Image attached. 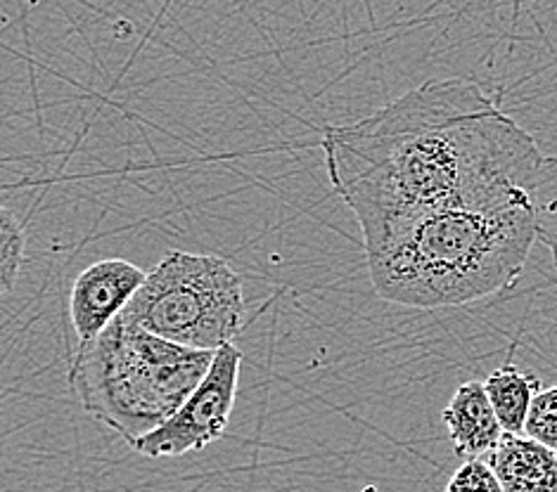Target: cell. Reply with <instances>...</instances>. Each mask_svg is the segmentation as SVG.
I'll return each instance as SVG.
<instances>
[{"mask_svg":"<svg viewBox=\"0 0 557 492\" xmlns=\"http://www.w3.org/2000/svg\"><path fill=\"white\" fill-rule=\"evenodd\" d=\"M486 464L503 492H557V452L527 433L503 431Z\"/></svg>","mask_w":557,"mask_h":492,"instance_id":"obj_8","label":"cell"},{"mask_svg":"<svg viewBox=\"0 0 557 492\" xmlns=\"http://www.w3.org/2000/svg\"><path fill=\"white\" fill-rule=\"evenodd\" d=\"M534 242L529 194L440 209L366 251L370 285L406 308H458L512 289Z\"/></svg>","mask_w":557,"mask_h":492,"instance_id":"obj_2","label":"cell"},{"mask_svg":"<svg viewBox=\"0 0 557 492\" xmlns=\"http://www.w3.org/2000/svg\"><path fill=\"white\" fill-rule=\"evenodd\" d=\"M529 202H532L536 239L548 249L557 273V156H543L532 188H529Z\"/></svg>","mask_w":557,"mask_h":492,"instance_id":"obj_10","label":"cell"},{"mask_svg":"<svg viewBox=\"0 0 557 492\" xmlns=\"http://www.w3.org/2000/svg\"><path fill=\"white\" fill-rule=\"evenodd\" d=\"M484 389L496 417L506 433H524V421L536 393L541 391V379L532 371H524L515 363L500 365L484 379Z\"/></svg>","mask_w":557,"mask_h":492,"instance_id":"obj_9","label":"cell"},{"mask_svg":"<svg viewBox=\"0 0 557 492\" xmlns=\"http://www.w3.org/2000/svg\"><path fill=\"white\" fill-rule=\"evenodd\" d=\"M124 315L166 341L219 351L245 327V282L225 258L176 249L148 273Z\"/></svg>","mask_w":557,"mask_h":492,"instance_id":"obj_4","label":"cell"},{"mask_svg":"<svg viewBox=\"0 0 557 492\" xmlns=\"http://www.w3.org/2000/svg\"><path fill=\"white\" fill-rule=\"evenodd\" d=\"M24 228L10 209L0 204V297L15 287L24 261Z\"/></svg>","mask_w":557,"mask_h":492,"instance_id":"obj_11","label":"cell"},{"mask_svg":"<svg viewBox=\"0 0 557 492\" xmlns=\"http://www.w3.org/2000/svg\"><path fill=\"white\" fill-rule=\"evenodd\" d=\"M442 421L460 459H486L503 436L484 383L476 379L458 386L442 412Z\"/></svg>","mask_w":557,"mask_h":492,"instance_id":"obj_7","label":"cell"},{"mask_svg":"<svg viewBox=\"0 0 557 492\" xmlns=\"http://www.w3.org/2000/svg\"><path fill=\"white\" fill-rule=\"evenodd\" d=\"M214 351L166 341L119 313L100 335L78 345L70 379L92 419L128 445L174 415L202 381Z\"/></svg>","mask_w":557,"mask_h":492,"instance_id":"obj_3","label":"cell"},{"mask_svg":"<svg viewBox=\"0 0 557 492\" xmlns=\"http://www.w3.org/2000/svg\"><path fill=\"white\" fill-rule=\"evenodd\" d=\"M524 433L557 452V383L536 393L524 421Z\"/></svg>","mask_w":557,"mask_h":492,"instance_id":"obj_12","label":"cell"},{"mask_svg":"<svg viewBox=\"0 0 557 492\" xmlns=\"http://www.w3.org/2000/svg\"><path fill=\"white\" fill-rule=\"evenodd\" d=\"M321 148L366 251L432 211L527 197L543 162L536 140L470 78H432L327 126Z\"/></svg>","mask_w":557,"mask_h":492,"instance_id":"obj_1","label":"cell"},{"mask_svg":"<svg viewBox=\"0 0 557 492\" xmlns=\"http://www.w3.org/2000/svg\"><path fill=\"white\" fill-rule=\"evenodd\" d=\"M145 273L124 258H104L88 265L74 279L70 291V320L76 335V349L96 339L134 299Z\"/></svg>","mask_w":557,"mask_h":492,"instance_id":"obj_6","label":"cell"},{"mask_svg":"<svg viewBox=\"0 0 557 492\" xmlns=\"http://www.w3.org/2000/svg\"><path fill=\"white\" fill-rule=\"evenodd\" d=\"M444 492H503V488L484 459H466L450 476Z\"/></svg>","mask_w":557,"mask_h":492,"instance_id":"obj_13","label":"cell"},{"mask_svg":"<svg viewBox=\"0 0 557 492\" xmlns=\"http://www.w3.org/2000/svg\"><path fill=\"white\" fill-rule=\"evenodd\" d=\"M245 355L231 341L214 351L211 365L195 391L185 398L181 407L162 427L138 438L131 445L138 455L150 459L183 457L190 452H202L228 429L233 407L240 386V367Z\"/></svg>","mask_w":557,"mask_h":492,"instance_id":"obj_5","label":"cell"},{"mask_svg":"<svg viewBox=\"0 0 557 492\" xmlns=\"http://www.w3.org/2000/svg\"><path fill=\"white\" fill-rule=\"evenodd\" d=\"M539 349L546 353V357H550V363L557 367V308L553 311V317L548 320L546 329H543Z\"/></svg>","mask_w":557,"mask_h":492,"instance_id":"obj_14","label":"cell"}]
</instances>
